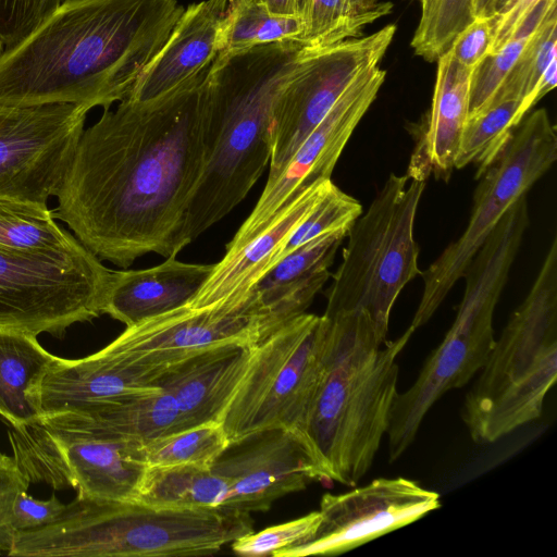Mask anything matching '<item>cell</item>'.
<instances>
[{
  "instance_id": "43",
  "label": "cell",
  "mask_w": 557,
  "mask_h": 557,
  "mask_svg": "<svg viewBox=\"0 0 557 557\" xmlns=\"http://www.w3.org/2000/svg\"><path fill=\"white\" fill-rule=\"evenodd\" d=\"M539 1L540 0H509L499 12L494 14L493 46L491 52L498 50L510 39L522 20Z\"/></svg>"
},
{
  "instance_id": "51",
  "label": "cell",
  "mask_w": 557,
  "mask_h": 557,
  "mask_svg": "<svg viewBox=\"0 0 557 557\" xmlns=\"http://www.w3.org/2000/svg\"><path fill=\"white\" fill-rule=\"evenodd\" d=\"M421 2V5L428 2L429 0H419Z\"/></svg>"
},
{
  "instance_id": "12",
  "label": "cell",
  "mask_w": 557,
  "mask_h": 557,
  "mask_svg": "<svg viewBox=\"0 0 557 557\" xmlns=\"http://www.w3.org/2000/svg\"><path fill=\"white\" fill-rule=\"evenodd\" d=\"M395 33L396 25L388 24L367 36L326 46H305L272 109L268 178L280 173L347 86L363 71L380 65Z\"/></svg>"
},
{
  "instance_id": "50",
  "label": "cell",
  "mask_w": 557,
  "mask_h": 557,
  "mask_svg": "<svg viewBox=\"0 0 557 557\" xmlns=\"http://www.w3.org/2000/svg\"><path fill=\"white\" fill-rule=\"evenodd\" d=\"M509 0H495L494 2V14L499 12Z\"/></svg>"
},
{
  "instance_id": "7",
  "label": "cell",
  "mask_w": 557,
  "mask_h": 557,
  "mask_svg": "<svg viewBox=\"0 0 557 557\" xmlns=\"http://www.w3.org/2000/svg\"><path fill=\"white\" fill-rule=\"evenodd\" d=\"M524 233L521 222L504 218L469 263L451 326L413 384L398 393L392 406L386 431L391 462L412 444L431 407L448 391L463 387L486 361L495 343L494 311Z\"/></svg>"
},
{
  "instance_id": "41",
  "label": "cell",
  "mask_w": 557,
  "mask_h": 557,
  "mask_svg": "<svg viewBox=\"0 0 557 557\" xmlns=\"http://www.w3.org/2000/svg\"><path fill=\"white\" fill-rule=\"evenodd\" d=\"M29 481L14 457L0 454V554L8 553L11 534L8 525L14 503L22 492H27Z\"/></svg>"
},
{
  "instance_id": "16",
  "label": "cell",
  "mask_w": 557,
  "mask_h": 557,
  "mask_svg": "<svg viewBox=\"0 0 557 557\" xmlns=\"http://www.w3.org/2000/svg\"><path fill=\"white\" fill-rule=\"evenodd\" d=\"M440 506L436 492L403 476L379 478L342 494L326 493L320 500L321 521L314 534L272 556L343 554L410 524Z\"/></svg>"
},
{
  "instance_id": "42",
  "label": "cell",
  "mask_w": 557,
  "mask_h": 557,
  "mask_svg": "<svg viewBox=\"0 0 557 557\" xmlns=\"http://www.w3.org/2000/svg\"><path fill=\"white\" fill-rule=\"evenodd\" d=\"M64 506L54 495L47 500H39L22 492L14 503L8 531L12 536L16 532L47 525L60 515Z\"/></svg>"
},
{
  "instance_id": "8",
  "label": "cell",
  "mask_w": 557,
  "mask_h": 557,
  "mask_svg": "<svg viewBox=\"0 0 557 557\" xmlns=\"http://www.w3.org/2000/svg\"><path fill=\"white\" fill-rule=\"evenodd\" d=\"M425 180L389 174L348 231L343 259L327 290L324 315L362 311L387 337L392 309L417 275L414 221Z\"/></svg>"
},
{
  "instance_id": "10",
  "label": "cell",
  "mask_w": 557,
  "mask_h": 557,
  "mask_svg": "<svg viewBox=\"0 0 557 557\" xmlns=\"http://www.w3.org/2000/svg\"><path fill=\"white\" fill-rule=\"evenodd\" d=\"M521 123L498 158L479 177L463 233L421 272L422 296L409 325L413 332L433 317L510 207L556 161L557 136L546 110H535Z\"/></svg>"
},
{
  "instance_id": "11",
  "label": "cell",
  "mask_w": 557,
  "mask_h": 557,
  "mask_svg": "<svg viewBox=\"0 0 557 557\" xmlns=\"http://www.w3.org/2000/svg\"><path fill=\"white\" fill-rule=\"evenodd\" d=\"M112 276L86 247L50 255L0 249V331L61 338L103 314Z\"/></svg>"
},
{
  "instance_id": "17",
  "label": "cell",
  "mask_w": 557,
  "mask_h": 557,
  "mask_svg": "<svg viewBox=\"0 0 557 557\" xmlns=\"http://www.w3.org/2000/svg\"><path fill=\"white\" fill-rule=\"evenodd\" d=\"M230 447L211 467L228 485L225 508L267 511L276 499L325 480L310 446L289 431H264Z\"/></svg>"
},
{
  "instance_id": "44",
  "label": "cell",
  "mask_w": 557,
  "mask_h": 557,
  "mask_svg": "<svg viewBox=\"0 0 557 557\" xmlns=\"http://www.w3.org/2000/svg\"><path fill=\"white\" fill-rule=\"evenodd\" d=\"M270 13L278 16H298L295 0H260Z\"/></svg>"
},
{
  "instance_id": "27",
  "label": "cell",
  "mask_w": 557,
  "mask_h": 557,
  "mask_svg": "<svg viewBox=\"0 0 557 557\" xmlns=\"http://www.w3.org/2000/svg\"><path fill=\"white\" fill-rule=\"evenodd\" d=\"M227 497L226 481L212 468L182 465L147 468L137 502L170 509L221 508Z\"/></svg>"
},
{
  "instance_id": "31",
  "label": "cell",
  "mask_w": 557,
  "mask_h": 557,
  "mask_svg": "<svg viewBox=\"0 0 557 557\" xmlns=\"http://www.w3.org/2000/svg\"><path fill=\"white\" fill-rule=\"evenodd\" d=\"M520 104L521 100L518 99L495 100L469 116L462 131L455 169L474 164L475 177L479 178L498 158L523 121Z\"/></svg>"
},
{
  "instance_id": "25",
  "label": "cell",
  "mask_w": 557,
  "mask_h": 557,
  "mask_svg": "<svg viewBox=\"0 0 557 557\" xmlns=\"http://www.w3.org/2000/svg\"><path fill=\"white\" fill-rule=\"evenodd\" d=\"M47 429L58 442L78 496L138 500L147 467L133 458L132 441L69 436Z\"/></svg>"
},
{
  "instance_id": "29",
  "label": "cell",
  "mask_w": 557,
  "mask_h": 557,
  "mask_svg": "<svg viewBox=\"0 0 557 557\" xmlns=\"http://www.w3.org/2000/svg\"><path fill=\"white\" fill-rule=\"evenodd\" d=\"M132 456L147 468L193 465L211 468L230 447L220 422L198 424L186 430L145 441H132Z\"/></svg>"
},
{
  "instance_id": "13",
  "label": "cell",
  "mask_w": 557,
  "mask_h": 557,
  "mask_svg": "<svg viewBox=\"0 0 557 557\" xmlns=\"http://www.w3.org/2000/svg\"><path fill=\"white\" fill-rule=\"evenodd\" d=\"M263 335V317L255 297L235 308L181 306L127 326L96 354L144 377L208 347L224 343L255 345Z\"/></svg>"
},
{
  "instance_id": "37",
  "label": "cell",
  "mask_w": 557,
  "mask_h": 557,
  "mask_svg": "<svg viewBox=\"0 0 557 557\" xmlns=\"http://www.w3.org/2000/svg\"><path fill=\"white\" fill-rule=\"evenodd\" d=\"M531 36L512 35L502 48L490 52L472 70L468 117L479 113L490 102Z\"/></svg>"
},
{
  "instance_id": "23",
  "label": "cell",
  "mask_w": 557,
  "mask_h": 557,
  "mask_svg": "<svg viewBox=\"0 0 557 557\" xmlns=\"http://www.w3.org/2000/svg\"><path fill=\"white\" fill-rule=\"evenodd\" d=\"M472 69L458 63L446 51L437 59L432 104L425 127L410 157L409 178L448 180L455 169L462 131L469 115Z\"/></svg>"
},
{
  "instance_id": "5",
  "label": "cell",
  "mask_w": 557,
  "mask_h": 557,
  "mask_svg": "<svg viewBox=\"0 0 557 557\" xmlns=\"http://www.w3.org/2000/svg\"><path fill=\"white\" fill-rule=\"evenodd\" d=\"M253 531L250 513L225 507L170 509L76 496L49 524L12 535L9 556H208Z\"/></svg>"
},
{
  "instance_id": "24",
  "label": "cell",
  "mask_w": 557,
  "mask_h": 557,
  "mask_svg": "<svg viewBox=\"0 0 557 557\" xmlns=\"http://www.w3.org/2000/svg\"><path fill=\"white\" fill-rule=\"evenodd\" d=\"M214 264L186 263L176 256L144 270L113 271L102 313L127 326L188 304Z\"/></svg>"
},
{
  "instance_id": "34",
  "label": "cell",
  "mask_w": 557,
  "mask_h": 557,
  "mask_svg": "<svg viewBox=\"0 0 557 557\" xmlns=\"http://www.w3.org/2000/svg\"><path fill=\"white\" fill-rule=\"evenodd\" d=\"M474 18V0H429L422 4L410 45L417 55L429 62L437 61Z\"/></svg>"
},
{
  "instance_id": "48",
  "label": "cell",
  "mask_w": 557,
  "mask_h": 557,
  "mask_svg": "<svg viewBox=\"0 0 557 557\" xmlns=\"http://www.w3.org/2000/svg\"><path fill=\"white\" fill-rule=\"evenodd\" d=\"M62 2V0H48V4H47V16L53 12L58 5ZM46 16V17H47Z\"/></svg>"
},
{
  "instance_id": "38",
  "label": "cell",
  "mask_w": 557,
  "mask_h": 557,
  "mask_svg": "<svg viewBox=\"0 0 557 557\" xmlns=\"http://www.w3.org/2000/svg\"><path fill=\"white\" fill-rule=\"evenodd\" d=\"M321 521L319 510L300 518L247 533L231 543L232 550L238 556H272L278 549L290 547L309 540Z\"/></svg>"
},
{
  "instance_id": "22",
  "label": "cell",
  "mask_w": 557,
  "mask_h": 557,
  "mask_svg": "<svg viewBox=\"0 0 557 557\" xmlns=\"http://www.w3.org/2000/svg\"><path fill=\"white\" fill-rule=\"evenodd\" d=\"M347 234L326 233L297 247L251 289L263 317V337L306 312L330 278V267Z\"/></svg>"
},
{
  "instance_id": "33",
  "label": "cell",
  "mask_w": 557,
  "mask_h": 557,
  "mask_svg": "<svg viewBox=\"0 0 557 557\" xmlns=\"http://www.w3.org/2000/svg\"><path fill=\"white\" fill-rule=\"evenodd\" d=\"M392 9L393 3L380 2L369 12L349 16L343 0H308L299 42L308 47H319L359 37L367 25L389 14Z\"/></svg>"
},
{
  "instance_id": "45",
  "label": "cell",
  "mask_w": 557,
  "mask_h": 557,
  "mask_svg": "<svg viewBox=\"0 0 557 557\" xmlns=\"http://www.w3.org/2000/svg\"><path fill=\"white\" fill-rule=\"evenodd\" d=\"M495 0H474L475 17L493 16Z\"/></svg>"
},
{
  "instance_id": "28",
  "label": "cell",
  "mask_w": 557,
  "mask_h": 557,
  "mask_svg": "<svg viewBox=\"0 0 557 557\" xmlns=\"http://www.w3.org/2000/svg\"><path fill=\"white\" fill-rule=\"evenodd\" d=\"M85 247L54 222L47 205L0 197V249L29 255H50Z\"/></svg>"
},
{
  "instance_id": "15",
  "label": "cell",
  "mask_w": 557,
  "mask_h": 557,
  "mask_svg": "<svg viewBox=\"0 0 557 557\" xmlns=\"http://www.w3.org/2000/svg\"><path fill=\"white\" fill-rule=\"evenodd\" d=\"M380 65L360 73L322 121L305 138L277 175L268 178L251 213L226 249H234L264 231L277 215L312 185L330 180L355 128L384 83Z\"/></svg>"
},
{
  "instance_id": "3",
  "label": "cell",
  "mask_w": 557,
  "mask_h": 557,
  "mask_svg": "<svg viewBox=\"0 0 557 557\" xmlns=\"http://www.w3.org/2000/svg\"><path fill=\"white\" fill-rule=\"evenodd\" d=\"M305 46L284 40L216 55L208 79L210 151L187 209V246L227 215L270 162L269 125L274 102Z\"/></svg>"
},
{
  "instance_id": "46",
  "label": "cell",
  "mask_w": 557,
  "mask_h": 557,
  "mask_svg": "<svg viewBox=\"0 0 557 557\" xmlns=\"http://www.w3.org/2000/svg\"><path fill=\"white\" fill-rule=\"evenodd\" d=\"M344 9L349 16H357L366 12L363 0H343ZM371 11V10H370Z\"/></svg>"
},
{
  "instance_id": "49",
  "label": "cell",
  "mask_w": 557,
  "mask_h": 557,
  "mask_svg": "<svg viewBox=\"0 0 557 557\" xmlns=\"http://www.w3.org/2000/svg\"><path fill=\"white\" fill-rule=\"evenodd\" d=\"M380 2V0H363V8L366 11H369L376 8Z\"/></svg>"
},
{
  "instance_id": "19",
  "label": "cell",
  "mask_w": 557,
  "mask_h": 557,
  "mask_svg": "<svg viewBox=\"0 0 557 557\" xmlns=\"http://www.w3.org/2000/svg\"><path fill=\"white\" fill-rule=\"evenodd\" d=\"M252 356L253 345H214L166 367L153 382L174 398L187 428L221 423Z\"/></svg>"
},
{
  "instance_id": "36",
  "label": "cell",
  "mask_w": 557,
  "mask_h": 557,
  "mask_svg": "<svg viewBox=\"0 0 557 557\" xmlns=\"http://www.w3.org/2000/svg\"><path fill=\"white\" fill-rule=\"evenodd\" d=\"M362 213L360 202L332 183L286 240L278 261L307 242L332 232H348Z\"/></svg>"
},
{
  "instance_id": "9",
  "label": "cell",
  "mask_w": 557,
  "mask_h": 557,
  "mask_svg": "<svg viewBox=\"0 0 557 557\" xmlns=\"http://www.w3.org/2000/svg\"><path fill=\"white\" fill-rule=\"evenodd\" d=\"M329 338L327 318L305 312L253 345L248 371L221 420L230 446L275 429L289 431L310 446L307 429L324 375Z\"/></svg>"
},
{
  "instance_id": "30",
  "label": "cell",
  "mask_w": 557,
  "mask_h": 557,
  "mask_svg": "<svg viewBox=\"0 0 557 557\" xmlns=\"http://www.w3.org/2000/svg\"><path fill=\"white\" fill-rule=\"evenodd\" d=\"M302 32L304 20L300 16L274 15L260 0H228L216 55L284 40L299 42Z\"/></svg>"
},
{
  "instance_id": "39",
  "label": "cell",
  "mask_w": 557,
  "mask_h": 557,
  "mask_svg": "<svg viewBox=\"0 0 557 557\" xmlns=\"http://www.w3.org/2000/svg\"><path fill=\"white\" fill-rule=\"evenodd\" d=\"M48 0H0V49L27 37L47 16Z\"/></svg>"
},
{
  "instance_id": "18",
  "label": "cell",
  "mask_w": 557,
  "mask_h": 557,
  "mask_svg": "<svg viewBox=\"0 0 557 557\" xmlns=\"http://www.w3.org/2000/svg\"><path fill=\"white\" fill-rule=\"evenodd\" d=\"M332 183L330 178L312 185L292 201L264 231L237 248L226 249L201 288L186 305L191 308H235L245 304L251 289L278 261L292 232Z\"/></svg>"
},
{
  "instance_id": "47",
  "label": "cell",
  "mask_w": 557,
  "mask_h": 557,
  "mask_svg": "<svg viewBox=\"0 0 557 557\" xmlns=\"http://www.w3.org/2000/svg\"><path fill=\"white\" fill-rule=\"evenodd\" d=\"M295 1H296L297 14H298V16H300L302 18L308 0H295Z\"/></svg>"
},
{
  "instance_id": "4",
  "label": "cell",
  "mask_w": 557,
  "mask_h": 557,
  "mask_svg": "<svg viewBox=\"0 0 557 557\" xmlns=\"http://www.w3.org/2000/svg\"><path fill=\"white\" fill-rule=\"evenodd\" d=\"M324 317L329 349L307 440L325 479L352 487L370 470L387 431L398 394L396 360L413 331L388 341L362 311Z\"/></svg>"
},
{
  "instance_id": "40",
  "label": "cell",
  "mask_w": 557,
  "mask_h": 557,
  "mask_svg": "<svg viewBox=\"0 0 557 557\" xmlns=\"http://www.w3.org/2000/svg\"><path fill=\"white\" fill-rule=\"evenodd\" d=\"M493 23L494 15L475 17L455 37L447 51L458 63L473 70L492 51Z\"/></svg>"
},
{
  "instance_id": "2",
  "label": "cell",
  "mask_w": 557,
  "mask_h": 557,
  "mask_svg": "<svg viewBox=\"0 0 557 557\" xmlns=\"http://www.w3.org/2000/svg\"><path fill=\"white\" fill-rule=\"evenodd\" d=\"M183 12L177 0H62L0 49V104L110 109L128 97Z\"/></svg>"
},
{
  "instance_id": "1",
  "label": "cell",
  "mask_w": 557,
  "mask_h": 557,
  "mask_svg": "<svg viewBox=\"0 0 557 557\" xmlns=\"http://www.w3.org/2000/svg\"><path fill=\"white\" fill-rule=\"evenodd\" d=\"M210 66L154 99L120 101L83 131L52 213L100 260L127 268L186 247V213L210 151Z\"/></svg>"
},
{
  "instance_id": "20",
  "label": "cell",
  "mask_w": 557,
  "mask_h": 557,
  "mask_svg": "<svg viewBox=\"0 0 557 557\" xmlns=\"http://www.w3.org/2000/svg\"><path fill=\"white\" fill-rule=\"evenodd\" d=\"M50 430L69 436L145 441L188 429L174 398L160 389L79 405L44 416Z\"/></svg>"
},
{
  "instance_id": "35",
  "label": "cell",
  "mask_w": 557,
  "mask_h": 557,
  "mask_svg": "<svg viewBox=\"0 0 557 557\" xmlns=\"http://www.w3.org/2000/svg\"><path fill=\"white\" fill-rule=\"evenodd\" d=\"M555 58H557V8L550 10L543 23L529 38L490 102L502 99L522 101Z\"/></svg>"
},
{
  "instance_id": "21",
  "label": "cell",
  "mask_w": 557,
  "mask_h": 557,
  "mask_svg": "<svg viewBox=\"0 0 557 557\" xmlns=\"http://www.w3.org/2000/svg\"><path fill=\"white\" fill-rule=\"evenodd\" d=\"M228 0H202L184 9L164 46L133 86L128 99L168 94L209 66L218 54Z\"/></svg>"
},
{
  "instance_id": "26",
  "label": "cell",
  "mask_w": 557,
  "mask_h": 557,
  "mask_svg": "<svg viewBox=\"0 0 557 557\" xmlns=\"http://www.w3.org/2000/svg\"><path fill=\"white\" fill-rule=\"evenodd\" d=\"M57 358L36 335L0 331V416L11 426L40 419L32 395Z\"/></svg>"
},
{
  "instance_id": "14",
  "label": "cell",
  "mask_w": 557,
  "mask_h": 557,
  "mask_svg": "<svg viewBox=\"0 0 557 557\" xmlns=\"http://www.w3.org/2000/svg\"><path fill=\"white\" fill-rule=\"evenodd\" d=\"M89 109L0 104V197L47 205L57 196Z\"/></svg>"
},
{
  "instance_id": "6",
  "label": "cell",
  "mask_w": 557,
  "mask_h": 557,
  "mask_svg": "<svg viewBox=\"0 0 557 557\" xmlns=\"http://www.w3.org/2000/svg\"><path fill=\"white\" fill-rule=\"evenodd\" d=\"M557 380V238L466 395L461 417L476 444L537 420Z\"/></svg>"
},
{
  "instance_id": "32",
  "label": "cell",
  "mask_w": 557,
  "mask_h": 557,
  "mask_svg": "<svg viewBox=\"0 0 557 557\" xmlns=\"http://www.w3.org/2000/svg\"><path fill=\"white\" fill-rule=\"evenodd\" d=\"M13 457L29 483L44 482L54 490L73 488V483L51 432L40 421L8 431Z\"/></svg>"
}]
</instances>
